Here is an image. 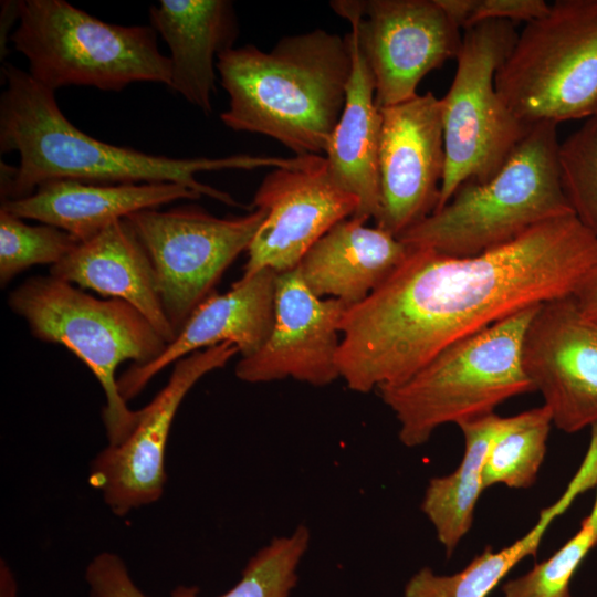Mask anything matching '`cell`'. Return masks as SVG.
Segmentation results:
<instances>
[{
  "mask_svg": "<svg viewBox=\"0 0 597 597\" xmlns=\"http://www.w3.org/2000/svg\"><path fill=\"white\" fill-rule=\"evenodd\" d=\"M200 197L176 182L98 185L54 179L41 184L28 197L2 200L0 209L56 227L82 242L134 212Z\"/></svg>",
  "mask_w": 597,
  "mask_h": 597,
  "instance_id": "obj_18",
  "label": "cell"
},
{
  "mask_svg": "<svg viewBox=\"0 0 597 597\" xmlns=\"http://www.w3.org/2000/svg\"><path fill=\"white\" fill-rule=\"evenodd\" d=\"M347 307L313 294L298 268L280 273L271 332L256 353L241 357L235 376L251 384L293 378L316 387L329 385L341 377L338 334Z\"/></svg>",
  "mask_w": 597,
  "mask_h": 597,
  "instance_id": "obj_16",
  "label": "cell"
},
{
  "mask_svg": "<svg viewBox=\"0 0 597 597\" xmlns=\"http://www.w3.org/2000/svg\"><path fill=\"white\" fill-rule=\"evenodd\" d=\"M596 541L590 526L580 528L557 552L524 575L506 582L503 597H572L570 580Z\"/></svg>",
  "mask_w": 597,
  "mask_h": 597,
  "instance_id": "obj_29",
  "label": "cell"
},
{
  "mask_svg": "<svg viewBox=\"0 0 597 597\" xmlns=\"http://www.w3.org/2000/svg\"><path fill=\"white\" fill-rule=\"evenodd\" d=\"M548 9L544 0H475L468 27L486 20L527 23L543 17Z\"/></svg>",
  "mask_w": 597,
  "mask_h": 597,
  "instance_id": "obj_31",
  "label": "cell"
},
{
  "mask_svg": "<svg viewBox=\"0 0 597 597\" xmlns=\"http://www.w3.org/2000/svg\"><path fill=\"white\" fill-rule=\"evenodd\" d=\"M597 483V452L587 451L584 461L559 499L541 511L536 524L513 544L499 551L485 548L462 570L438 575L431 568L417 572L405 586V597H488L501 580L524 558L537 553L553 521L574 500Z\"/></svg>",
  "mask_w": 597,
  "mask_h": 597,
  "instance_id": "obj_23",
  "label": "cell"
},
{
  "mask_svg": "<svg viewBox=\"0 0 597 597\" xmlns=\"http://www.w3.org/2000/svg\"><path fill=\"white\" fill-rule=\"evenodd\" d=\"M517 35L514 22L505 20L481 21L462 33L454 77L440 98L446 165L436 210L464 184L492 178L531 128L495 87L496 72Z\"/></svg>",
  "mask_w": 597,
  "mask_h": 597,
  "instance_id": "obj_9",
  "label": "cell"
},
{
  "mask_svg": "<svg viewBox=\"0 0 597 597\" xmlns=\"http://www.w3.org/2000/svg\"><path fill=\"white\" fill-rule=\"evenodd\" d=\"M266 216L218 218L197 207L157 208L125 218L145 248L164 312L176 335L192 312L214 293L224 271L248 251Z\"/></svg>",
  "mask_w": 597,
  "mask_h": 597,
  "instance_id": "obj_10",
  "label": "cell"
},
{
  "mask_svg": "<svg viewBox=\"0 0 597 597\" xmlns=\"http://www.w3.org/2000/svg\"><path fill=\"white\" fill-rule=\"evenodd\" d=\"M596 488H597V483H596ZM583 521L587 523L593 530L595 541L597 544V491H596V499H595L594 506L590 513Z\"/></svg>",
  "mask_w": 597,
  "mask_h": 597,
  "instance_id": "obj_35",
  "label": "cell"
},
{
  "mask_svg": "<svg viewBox=\"0 0 597 597\" xmlns=\"http://www.w3.org/2000/svg\"><path fill=\"white\" fill-rule=\"evenodd\" d=\"M239 349L223 343L195 352L175 363L166 386L144 408L137 425L117 446L100 451L90 465V484L117 516L157 502L165 490L166 446L177 410L206 374L223 367Z\"/></svg>",
  "mask_w": 597,
  "mask_h": 597,
  "instance_id": "obj_12",
  "label": "cell"
},
{
  "mask_svg": "<svg viewBox=\"0 0 597 597\" xmlns=\"http://www.w3.org/2000/svg\"><path fill=\"white\" fill-rule=\"evenodd\" d=\"M557 124L541 122L489 180L461 186L451 199L399 239L412 249L470 256L573 213L558 169Z\"/></svg>",
  "mask_w": 597,
  "mask_h": 597,
  "instance_id": "obj_4",
  "label": "cell"
},
{
  "mask_svg": "<svg viewBox=\"0 0 597 597\" xmlns=\"http://www.w3.org/2000/svg\"><path fill=\"white\" fill-rule=\"evenodd\" d=\"M522 359L553 425L573 433L597 423V322L573 295L538 306L524 335Z\"/></svg>",
  "mask_w": 597,
  "mask_h": 597,
  "instance_id": "obj_15",
  "label": "cell"
},
{
  "mask_svg": "<svg viewBox=\"0 0 597 597\" xmlns=\"http://www.w3.org/2000/svg\"><path fill=\"white\" fill-rule=\"evenodd\" d=\"M552 425L551 412L544 405L505 417L485 459L484 489L495 484L530 488L544 461Z\"/></svg>",
  "mask_w": 597,
  "mask_h": 597,
  "instance_id": "obj_25",
  "label": "cell"
},
{
  "mask_svg": "<svg viewBox=\"0 0 597 597\" xmlns=\"http://www.w3.org/2000/svg\"><path fill=\"white\" fill-rule=\"evenodd\" d=\"M50 275L107 298L122 300L139 311L167 344L176 337L160 302L151 261L125 219L78 242L51 266Z\"/></svg>",
  "mask_w": 597,
  "mask_h": 597,
  "instance_id": "obj_19",
  "label": "cell"
},
{
  "mask_svg": "<svg viewBox=\"0 0 597 597\" xmlns=\"http://www.w3.org/2000/svg\"><path fill=\"white\" fill-rule=\"evenodd\" d=\"M277 275L269 269L260 270L242 276L227 293L214 292L207 297L156 359L132 364L118 377L124 400L133 399L159 371L195 352L231 343L242 357L256 353L273 325Z\"/></svg>",
  "mask_w": 597,
  "mask_h": 597,
  "instance_id": "obj_17",
  "label": "cell"
},
{
  "mask_svg": "<svg viewBox=\"0 0 597 597\" xmlns=\"http://www.w3.org/2000/svg\"><path fill=\"white\" fill-rule=\"evenodd\" d=\"M380 113V210L375 223L399 238L439 202L446 165L441 103L427 92Z\"/></svg>",
  "mask_w": 597,
  "mask_h": 597,
  "instance_id": "obj_14",
  "label": "cell"
},
{
  "mask_svg": "<svg viewBox=\"0 0 597 597\" xmlns=\"http://www.w3.org/2000/svg\"><path fill=\"white\" fill-rule=\"evenodd\" d=\"M84 577L88 597H150L135 584L123 558L113 552L95 555Z\"/></svg>",
  "mask_w": 597,
  "mask_h": 597,
  "instance_id": "obj_30",
  "label": "cell"
},
{
  "mask_svg": "<svg viewBox=\"0 0 597 597\" xmlns=\"http://www.w3.org/2000/svg\"><path fill=\"white\" fill-rule=\"evenodd\" d=\"M538 306L449 345L406 379L377 389L402 444L421 446L443 425L493 413L505 400L534 391L522 349Z\"/></svg>",
  "mask_w": 597,
  "mask_h": 597,
  "instance_id": "obj_5",
  "label": "cell"
},
{
  "mask_svg": "<svg viewBox=\"0 0 597 597\" xmlns=\"http://www.w3.org/2000/svg\"><path fill=\"white\" fill-rule=\"evenodd\" d=\"M409 251L399 238L350 217L328 230L297 268L313 294L352 306L389 277Z\"/></svg>",
  "mask_w": 597,
  "mask_h": 597,
  "instance_id": "obj_21",
  "label": "cell"
},
{
  "mask_svg": "<svg viewBox=\"0 0 597 597\" xmlns=\"http://www.w3.org/2000/svg\"><path fill=\"white\" fill-rule=\"evenodd\" d=\"M495 87L527 126L597 114V0H557L527 22Z\"/></svg>",
  "mask_w": 597,
  "mask_h": 597,
  "instance_id": "obj_8",
  "label": "cell"
},
{
  "mask_svg": "<svg viewBox=\"0 0 597 597\" xmlns=\"http://www.w3.org/2000/svg\"><path fill=\"white\" fill-rule=\"evenodd\" d=\"M14 49L30 75L55 92L69 85L119 92L134 82L167 86L171 63L159 52L151 27L98 20L63 0L18 1Z\"/></svg>",
  "mask_w": 597,
  "mask_h": 597,
  "instance_id": "obj_7",
  "label": "cell"
},
{
  "mask_svg": "<svg viewBox=\"0 0 597 597\" xmlns=\"http://www.w3.org/2000/svg\"><path fill=\"white\" fill-rule=\"evenodd\" d=\"M573 297L579 310L597 322V263L583 277Z\"/></svg>",
  "mask_w": 597,
  "mask_h": 597,
  "instance_id": "obj_32",
  "label": "cell"
},
{
  "mask_svg": "<svg viewBox=\"0 0 597 597\" xmlns=\"http://www.w3.org/2000/svg\"><path fill=\"white\" fill-rule=\"evenodd\" d=\"M8 303L34 337L66 347L88 367L105 395L102 417L108 444L122 443L137 425L139 410L129 409L119 394L116 369L126 360L153 362L166 341L128 303L96 298L52 275L28 279Z\"/></svg>",
  "mask_w": 597,
  "mask_h": 597,
  "instance_id": "obj_6",
  "label": "cell"
},
{
  "mask_svg": "<svg viewBox=\"0 0 597 597\" xmlns=\"http://www.w3.org/2000/svg\"><path fill=\"white\" fill-rule=\"evenodd\" d=\"M217 71L230 97L220 115L227 127L273 138L296 156L325 154L352 71L347 36L315 29L270 52L232 48L219 54Z\"/></svg>",
  "mask_w": 597,
  "mask_h": 597,
  "instance_id": "obj_3",
  "label": "cell"
},
{
  "mask_svg": "<svg viewBox=\"0 0 597 597\" xmlns=\"http://www.w3.org/2000/svg\"><path fill=\"white\" fill-rule=\"evenodd\" d=\"M7 87L0 97V150L18 151V167L1 163V199L30 196L43 182L73 179L98 185L176 182L228 206L240 203L228 192L201 184L200 171L281 168L291 158L234 155L221 158H169L98 140L62 113L54 92L30 73L4 63Z\"/></svg>",
  "mask_w": 597,
  "mask_h": 597,
  "instance_id": "obj_2",
  "label": "cell"
},
{
  "mask_svg": "<svg viewBox=\"0 0 597 597\" xmlns=\"http://www.w3.org/2000/svg\"><path fill=\"white\" fill-rule=\"evenodd\" d=\"M311 542V532L300 524L289 535L274 537L247 563L240 580L218 597H290L297 569ZM170 597H201L196 587L177 586Z\"/></svg>",
  "mask_w": 597,
  "mask_h": 597,
  "instance_id": "obj_26",
  "label": "cell"
},
{
  "mask_svg": "<svg viewBox=\"0 0 597 597\" xmlns=\"http://www.w3.org/2000/svg\"><path fill=\"white\" fill-rule=\"evenodd\" d=\"M597 263L574 213L476 255L412 249L341 322L339 376L369 392L399 383L449 345L527 307L573 295Z\"/></svg>",
  "mask_w": 597,
  "mask_h": 597,
  "instance_id": "obj_1",
  "label": "cell"
},
{
  "mask_svg": "<svg viewBox=\"0 0 597 597\" xmlns=\"http://www.w3.org/2000/svg\"><path fill=\"white\" fill-rule=\"evenodd\" d=\"M352 71L341 117L325 150L333 180L355 196L358 209L353 217L376 220L380 210L378 149L381 113L375 100V82L355 35H347Z\"/></svg>",
  "mask_w": 597,
  "mask_h": 597,
  "instance_id": "obj_22",
  "label": "cell"
},
{
  "mask_svg": "<svg viewBox=\"0 0 597 597\" xmlns=\"http://www.w3.org/2000/svg\"><path fill=\"white\" fill-rule=\"evenodd\" d=\"M375 82L379 108L418 95L420 81L457 59L462 34L437 0H338Z\"/></svg>",
  "mask_w": 597,
  "mask_h": 597,
  "instance_id": "obj_11",
  "label": "cell"
},
{
  "mask_svg": "<svg viewBox=\"0 0 597 597\" xmlns=\"http://www.w3.org/2000/svg\"><path fill=\"white\" fill-rule=\"evenodd\" d=\"M449 19L459 28L469 25L475 0H437Z\"/></svg>",
  "mask_w": 597,
  "mask_h": 597,
  "instance_id": "obj_33",
  "label": "cell"
},
{
  "mask_svg": "<svg viewBox=\"0 0 597 597\" xmlns=\"http://www.w3.org/2000/svg\"><path fill=\"white\" fill-rule=\"evenodd\" d=\"M252 207L266 216L248 249L243 277L264 269L277 274L296 269L328 230L356 213L358 200L333 180L324 156L312 155L301 167L265 175Z\"/></svg>",
  "mask_w": 597,
  "mask_h": 597,
  "instance_id": "obj_13",
  "label": "cell"
},
{
  "mask_svg": "<svg viewBox=\"0 0 597 597\" xmlns=\"http://www.w3.org/2000/svg\"><path fill=\"white\" fill-rule=\"evenodd\" d=\"M557 159L568 205L597 239V114L559 143Z\"/></svg>",
  "mask_w": 597,
  "mask_h": 597,
  "instance_id": "obj_27",
  "label": "cell"
},
{
  "mask_svg": "<svg viewBox=\"0 0 597 597\" xmlns=\"http://www.w3.org/2000/svg\"><path fill=\"white\" fill-rule=\"evenodd\" d=\"M504 419L493 412L460 422L458 427L464 437L460 464L448 475L430 479L425 490L421 511L448 555L471 528L475 505L484 490L485 459Z\"/></svg>",
  "mask_w": 597,
  "mask_h": 597,
  "instance_id": "obj_24",
  "label": "cell"
},
{
  "mask_svg": "<svg viewBox=\"0 0 597 597\" xmlns=\"http://www.w3.org/2000/svg\"><path fill=\"white\" fill-rule=\"evenodd\" d=\"M150 27L169 46V87L205 114L212 112L219 54L239 33L229 0H160L149 8Z\"/></svg>",
  "mask_w": 597,
  "mask_h": 597,
  "instance_id": "obj_20",
  "label": "cell"
},
{
  "mask_svg": "<svg viewBox=\"0 0 597 597\" xmlns=\"http://www.w3.org/2000/svg\"><path fill=\"white\" fill-rule=\"evenodd\" d=\"M77 243L74 237L56 227L30 226L0 209L1 286L30 266L59 263Z\"/></svg>",
  "mask_w": 597,
  "mask_h": 597,
  "instance_id": "obj_28",
  "label": "cell"
},
{
  "mask_svg": "<svg viewBox=\"0 0 597 597\" xmlns=\"http://www.w3.org/2000/svg\"><path fill=\"white\" fill-rule=\"evenodd\" d=\"M1 597H15V580L7 564L1 562Z\"/></svg>",
  "mask_w": 597,
  "mask_h": 597,
  "instance_id": "obj_34",
  "label": "cell"
}]
</instances>
